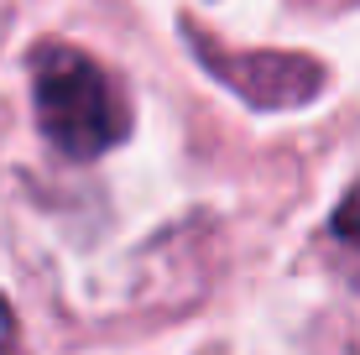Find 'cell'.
Wrapping results in <instances>:
<instances>
[{
    "label": "cell",
    "mask_w": 360,
    "mask_h": 355,
    "mask_svg": "<svg viewBox=\"0 0 360 355\" xmlns=\"http://www.w3.org/2000/svg\"><path fill=\"white\" fill-rule=\"evenodd\" d=\"M32 100H37L42 136L68 162L105 157L131 131V115H126V100H120L115 79L89 53H79L68 42L32 47Z\"/></svg>",
    "instance_id": "cell-1"
},
{
    "label": "cell",
    "mask_w": 360,
    "mask_h": 355,
    "mask_svg": "<svg viewBox=\"0 0 360 355\" xmlns=\"http://www.w3.org/2000/svg\"><path fill=\"white\" fill-rule=\"evenodd\" d=\"M188 42H193V53L204 58V68L214 73V79H225L230 89L256 110L308 105L329 84L324 63H319V58H303V53H235L225 42H209V37L193 32V27H188Z\"/></svg>",
    "instance_id": "cell-2"
},
{
    "label": "cell",
    "mask_w": 360,
    "mask_h": 355,
    "mask_svg": "<svg viewBox=\"0 0 360 355\" xmlns=\"http://www.w3.org/2000/svg\"><path fill=\"white\" fill-rule=\"evenodd\" d=\"M329 240L340 251V266L350 272V283L360 288V188H350V199L329 214Z\"/></svg>",
    "instance_id": "cell-3"
},
{
    "label": "cell",
    "mask_w": 360,
    "mask_h": 355,
    "mask_svg": "<svg viewBox=\"0 0 360 355\" xmlns=\"http://www.w3.org/2000/svg\"><path fill=\"white\" fill-rule=\"evenodd\" d=\"M11 340H16V319H11L6 298H0V345H11Z\"/></svg>",
    "instance_id": "cell-4"
}]
</instances>
